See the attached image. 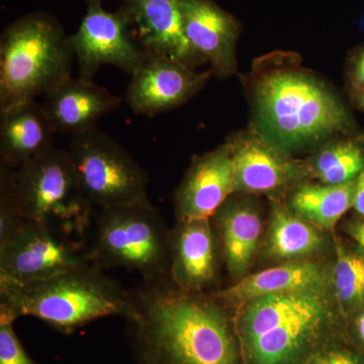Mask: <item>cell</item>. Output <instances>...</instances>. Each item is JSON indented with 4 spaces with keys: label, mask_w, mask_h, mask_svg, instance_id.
I'll return each instance as SVG.
<instances>
[{
    "label": "cell",
    "mask_w": 364,
    "mask_h": 364,
    "mask_svg": "<svg viewBox=\"0 0 364 364\" xmlns=\"http://www.w3.org/2000/svg\"><path fill=\"white\" fill-rule=\"evenodd\" d=\"M75 59L69 37L49 14H26L0 39V111L47 95L71 77Z\"/></svg>",
    "instance_id": "obj_6"
},
{
    "label": "cell",
    "mask_w": 364,
    "mask_h": 364,
    "mask_svg": "<svg viewBox=\"0 0 364 364\" xmlns=\"http://www.w3.org/2000/svg\"><path fill=\"white\" fill-rule=\"evenodd\" d=\"M14 323V318L0 314V364H37L16 336Z\"/></svg>",
    "instance_id": "obj_25"
},
{
    "label": "cell",
    "mask_w": 364,
    "mask_h": 364,
    "mask_svg": "<svg viewBox=\"0 0 364 364\" xmlns=\"http://www.w3.org/2000/svg\"><path fill=\"white\" fill-rule=\"evenodd\" d=\"M350 81L354 93L364 90V47L359 50L354 58L350 71Z\"/></svg>",
    "instance_id": "obj_27"
},
{
    "label": "cell",
    "mask_w": 364,
    "mask_h": 364,
    "mask_svg": "<svg viewBox=\"0 0 364 364\" xmlns=\"http://www.w3.org/2000/svg\"><path fill=\"white\" fill-rule=\"evenodd\" d=\"M352 208L364 219V168L356 178L353 207Z\"/></svg>",
    "instance_id": "obj_29"
},
{
    "label": "cell",
    "mask_w": 364,
    "mask_h": 364,
    "mask_svg": "<svg viewBox=\"0 0 364 364\" xmlns=\"http://www.w3.org/2000/svg\"><path fill=\"white\" fill-rule=\"evenodd\" d=\"M1 164L18 167L53 145V134L43 105L26 100L0 111Z\"/></svg>",
    "instance_id": "obj_21"
},
{
    "label": "cell",
    "mask_w": 364,
    "mask_h": 364,
    "mask_svg": "<svg viewBox=\"0 0 364 364\" xmlns=\"http://www.w3.org/2000/svg\"><path fill=\"white\" fill-rule=\"evenodd\" d=\"M234 172V193L275 195L310 181L305 161L294 159L259 132L240 133L226 143Z\"/></svg>",
    "instance_id": "obj_11"
},
{
    "label": "cell",
    "mask_w": 364,
    "mask_h": 364,
    "mask_svg": "<svg viewBox=\"0 0 364 364\" xmlns=\"http://www.w3.org/2000/svg\"><path fill=\"white\" fill-rule=\"evenodd\" d=\"M223 262L234 282L249 274L264 240L262 213L252 195L233 193L210 218Z\"/></svg>",
    "instance_id": "obj_14"
},
{
    "label": "cell",
    "mask_w": 364,
    "mask_h": 364,
    "mask_svg": "<svg viewBox=\"0 0 364 364\" xmlns=\"http://www.w3.org/2000/svg\"><path fill=\"white\" fill-rule=\"evenodd\" d=\"M314 359L320 364H364L361 354L337 344L336 341L326 345Z\"/></svg>",
    "instance_id": "obj_26"
},
{
    "label": "cell",
    "mask_w": 364,
    "mask_h": 364,
    "mask_svg": "<svg viewBox=\"0 0 364 364\" xmlns=\"http://www.w3.org/2000/svg\"><path fill=\"white\" fill-rule=\"evenodd\" d=\"M232 308L170 279L131 293L127 314L141 364H243Z\"/></svg>",
    "instance_id": "obj_1"
},
{
    "label": "cell",
    "mask_w": 364,
    "mask_h": 364,
    "mask_svg": "<svg viewBox=\"0 0 364 364\" xmlns=\"http://www.w3.org/2000/svg\"><path fill=\"white\" fill-rule=\"evenodd\" d=\"M334 245V234L305 221L279 198L270 196V214L260 250L273 264L318 259Z\"/></svg>",
    "instance_id": "obj_20"
},
{
    "label": "cell",
    "mask_w": 364,
    "mask_h": 364,
    "mask_svg": "<svg viewBox=\"0 0 364 364\" xmlns=\"http://www.w3.org/2000/svg\"><path fill=\"white\" fill-rule=\"evenodd\" d=\"M233 193V163L224 144L193 158L174 193L176 221L210 219Z\"/></svg>",
    "instance_id": "obj_15"
},
{
    "label": "cell",
    "mask_w": 364,
    "mask_h": 364,
    "mask_svg": "<svg viewBox=\"0 0 364 364\" xmlns=\"http://www.w3.org/2000/svg\"><path fill=\"white\" fill-rule=\"evenodd\" d=\"M345 231L364 250V219L347 223Z\"/></svg>",
    "instance_id": "obj_30"
},
{
    "label": "cell",
    "mask_w": 364,
    "mask_h": 364,
    "mask_svg": "<svg viewBox=\"0 0 364 364\" xmlns=\"http://www.w3.org/2000/svg\"><path fill=\"white\" fill-rule=\"evenodd\" d=\"M210 73L147 52L143 63L131 75L124 100L136 114L158 116L186 104L202 90Z\"/></svg>",
    "instance_id": "obj_12"
},
{
    "label": "cell",
    "mask_w": 364,
    "mask_h": 364,
    "mask_svg": "<svg viewBox=\"0 0 364 364\" xmlns=\"http://www.w3.org/2000/svg\"><path fill=\"white\" fill-rule=\"evenodd\" d=\"M332 291L331 261H294L246 275L226 289L212 293L232 309L267 294Z\"/></svg>",
    "instance_id": "obj_17"
},
{
    "label": "cell",
    "mask_w": 364,
    "mask_h": 364,
    "mask_svg": "<svg viewBox=\"0 0 364 364\" xmlns=\"http://www.w3.org/2000/svg\"><path fill=\"white\" fill-rule=\"evenodd\" d=\"M234 310L243 364H309L346 322L332 291L267 294Z\"/></svg>",
    "instance_id": "obj_2"
},
{
    "label": "cell",
    "mask_w": 364,
    "mask_h": 364,
    "mask_svg": "<svg viewBox=\"0 0 364 364\" xmlns=\"http://www.w3.org/2000/svg\"><path fill=\"white\" fill-rule=\"evenodd\" d=\"M100 210L85 243L92 264L136 272L144 284L170 279V230L150 200Z\"/></svg>",
    "instance_id": "obj_7"
},
{
    "label": "cell",
    "mask_w": 364,
    "mask_h": 364,
    "mask_svg": "<svg viewBox=\"0 0 364 364\" xmlns=\"http://www.w3.org/2000/svg\"><path fill=\"white\" fill-rule=\"evenodd\" d=\"M309 364H320V363H317V361H316L315 359H313V360L311 361V363Z\"/></svg>",
    "instance_id": "obj_32"
},
{
    "label": "cell",
    "mask_w": 364,
    "mask_h": 364,
    "mask_svg": "<svg viewBox=\"0 0 364 364\" xmlns=\"http://www.w3.org/2000/svg\"><path fill=\"white\" fill-rule=\"evenodd\" d=\"M0 195L26 221L43 223L75 238H82L91 225L93 208L70 154L55 146L20 166L1 164Z\"/></svg>",
    "instance_id": "obj_5"
},
{
    "label": "cell",
    "mask_w": 364,
    "mask_h": 364,
    "mask_svg": "<svg viewBox=\"0 0 364 364\" xmlns=\"http://www.w3.org/2000/svg\"><path fill=\"white\" fill-rule=\"evenodd\" d=\"M85 4L86 13L78 30L69 36L79 77L92 81L105 65L132 75L143 63L147 51L133 39L128 11L122 6L114 13L107 11L102 0H85Z\"/></svg>",
    "instance_id": "obj_10"
},
{
    "label": "cell",
    "mask_w": 364,
    "mask_h": 364,
    "mask_svg": "<svg viewBox=\"0 0 364 364\" xmlns=\"http://www.w3.org/2000/svg\"><path fill=\"white\" fill-rule=\"evenodd\" d=\"M182 28L189 44L210 64L212 73L228 77L237 70L238 21L214 0H181Z\"/></svg>",
    "instance_id": "obj_16"
},
{
    "label": "cell",
    "mask_w": 364,
    "mask_h": 364,
    "mask_svg": "<svg viewBox=\"0 0 364 364\" xmlns=\"http://www.w3.org/2000/svg\"><path fill=\"white\" fill-rule=\"evenodd\" d=\"M354 102H355V105H358L359 109L364 111V90L354 93Z\"/></svg>",
    "instance_id": "obj_31"
},
{
    "label": "cell",
    "mask_w": 364,
    "mask_h": 364,
    "mask_svg": "<svg viewBox=\"0 0 364 364\" xmlns=\"http://www.w3.org/2000/svg\"><path fill=\"white\" fill-rule=\"evenodd\" d=\"M352 336L364 350V306L346 318Z\"/></svg>",
    "instance_id": "obj_28"
},
{
    "label": "cell",
    "mask_w": 364,
    "mask_h": 364,
    "mask_svg": "<svg viewBox=\"0 0 364 364\" xmlns=\"http://www.w3.org/2000/svg\"><path fill=\"white\" fill-rule=\"evenodd\" d=\"M305 162L310 181L333 186L346 183L358 178L364 168V144L356 138L340 139Z\"/></svg>",
    "instance_id": "obj_24"
},
{
    "label": "cell",
    "mask_w": 364,
    "mask_h": 364,
    "mask_svg": "<svg viewBox=\"0 0 364 364\" xmlns=\"http://www.w3.org/2000/svg\"><path fill=\"white\" fill-rule=\"evenodd\" d=\"M136 26L145 51L195 68L205 61L191 47L182 28L181 0H119Z\"/></svg>",
    "instance_id": "obj_18"
},
{
    "label": "cell",
    "mask_w": 364,
    "mask_h": 364,
    "mask_svg": "<svg viewBox=\"0 0 364 364\" xmlns=\"http://www.w3.org/2000/svg\"><path fill=\"white\" fill-rule=\"evenodd\" d=\"M169 249L172 284L186 293L210 294L223 261L210 219L176 221L170 230Z\"/></svg>",
    "instance_id": "obj_13"
},
{
    "label": "cell",
    "mask_w": 364,
    "mask_h": 364,
    "mask_svg": "<svg viewBox=\"0 0 364 364\" xmlns=\"http://www.w3.org/2000/svg\"><path fill=\"white\" fill-rule=\"evenodd\" d=\"M122 98L93 81L67 79L46 95V116L54 134L80 135L97 127L100 117L119 107Z\"/></svg>",
    "instance_id": "obj_19"
},
{
    "label": "cell",
    "mask_w": 364,
    "mask_h": 364,
    "mask_svg": "<svg viewBox=\"0 0 364 364\" xmlns=\"http://www.w3.org/2000/svg\"><path fill=\"white\" fill-rule=\"evenodd\" d=\"M331 261L332 291L345 320L364 306V250L334 235Z\"/></svg>",
    "instance_id": "obj_23"
},
{
    "label": "cell",
    "mask_w": 364,
    "mask_h": 364,
    "mask_svg": "<svg viewBox=\"0 0 364 364\" xmlns=\"http://www.w3.org/2000/svg\"><path fill=\"white\" fill-rule=\"evenodd\" d=\"M130 306L131 293L92 263L35 282H0V314L40 318L65 334L97 318H124Z\"/></svg>",
    "instance_id": "obj_4"
},
{
    "label": "cell",
    "mask_w": 364,
    "mask_h": 364,
    "mask_svg": "<svg viewBox=\"0 0 364 364\" xmlns=\"http://www.w3.org/2000/svg\"><path fill=\"white\" fill-rule=\"evenodd\" d=\"M253 98L259 133L289 153L324 142L350 124L341 100L293 64L265 66L254 79Z\"/></svg>",
    "instance_id": "obj_3"
},
{
    "label": "cell",
    "mask_w": 364,
    "mask_h": 364,
    "mask_svg": "<svg viewBox=\"0 0 364 364\" xmlns=\"http://www.w3.org/2000/svg\"><path fill=\"white\" fill-rule=\"evenodd\" d=\"M91 264L82 239L25 221L0 241V282H30Z\"/></svg>",
    "instance_id": "obj_9"
},
{
    "label": "cell",
    "mask_w": 364,
    "mask_h": 364,
    "mask_svg": "<svg viewBox=\"0 0 364 364\" xmlns=\"http://www.w3.org/2000/svg\"><path fill=\"white\" fill-rule=\"evenodd\" d=\"M68 152L83 195L93 208L149 200L145 170L126 148L97 127L72 136Z\"/></svg>",
    "instance_id": "obj_8"
},
{
    "label": "cell",
    "mask_w": 364,
    "mask_h": 364,
    "mask_svg": "<svg viewBox=\"0 0 364 364\" xmlns=\"http://www.w3.org/2000/svg\"><path fill=\"white\" fill-rule=\"evenodd\" d=\"M355 182L335 186L301 182L289 191L287 207L305 221L334 234L339 220L353 207Z\"/></svg>",
    "instance_id": "obj_22"
}]
</instances>
